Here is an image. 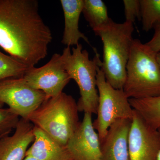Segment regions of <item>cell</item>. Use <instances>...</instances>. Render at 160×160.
I'll list each match as a JSON object with an SVG mask.
<instances>
[{
  "label": "cell",
  "instance_id": "6da1fadb",
  "mask_svg": "<svg viewBox=\"0 0 160 160\" xmlns=\"http://www.w3.org/2000/svg\"><path fill=\"white\" fill-rule=\"evenodd\" d=\"M37 0H0V47L29 68L48 54L52 39Z\"/></svg>",
  "mask_w": 160,
  "mask_h": 160
},
{
  "label": "cell",
  "instance_id": "7a4b0ae2",
  "mask_svg": "<svg viewBox=\"0 0 160 160\" xmlns=\"http://www.w3.org/2000/svg\"><path fill=\"white\" fill-rule=\"evenodd\" d=\"M133 24L112 21L94 32L103 43V61L101 64L106 81L116 89H123L126 78V66L133 41Z\"/></svg>",
  "mask_w": 160,
  "mask_h": 160
},
{
  "label": "cell",
  "instance_id": "3957f363",
  "mask_svg": "<svg viewBox=\"0 0 160 160\" xmlns=\"http://www.w3.org/2000/svg\"><path fill=\"white\" fill-rule=\"evenodd\" d=\"M79 112L74 98L62 92L46 99L32 113L28 120L66 146L79 126Z\"/></svg>",
  "mask_w": 160,
  "mask_h": 160
},
{
  "label": "cell",
  "instance_id": "277c9868",
  "mask_svg": "<svg viewBox=\"0 0 160 160\" xmlns=\"http://www.w3.org/2000/svg\"><path fill=\"white\" fill-rule=\"evenodd\" d=\"M156 55L140 40L133 39L123 88L129 99L160 96V69Z\"/></svg>",
  "mask_w": 160,
  "mask_h": 160
},
{
  "label": "cell",
  "instance_id": "5b68a950",
  "mask_svg": "<svg viewBox=\"0 0 160 160\" xmlns=\"http://www.w3.org/2000/svg\"><path fill=\"white\" fill-rule=\"evenodd\" d=\"M93 59L89 58V53L79 44L72 48L66 47L62 54L65 70L71 79L74 80L80 90V97L77 102L79 112L96 114L99 95L97 87L98 67L102 61L97 49Z\"/></svg>",
  "mask_w": 160,
  "mask_h": 160
},
{
  "label": "cell",
  "instance_id": "8992f818",
  "mask_svg": "<svg viewBox=\"0 0 160 160\" xmlns=\"http://www.w3.org/2000/svg\"><path fill=\"white\" fill-rule=\"evenodd\" d=\"M100 66L97 75L99 95L97 117L93 122V126L101 143L113 123L121 119L132 120L134 110L123 89H115L106 81Z\"/></svg>",
  "mask_w": 160,
  "mask_h": 160
},
{
  "label": "cell",
  "instance_id": "52a82bcc",
  "mask_svg": "<svg viewBox=\"0 0 160 160\" xmlns=\"http://www.w3.org/2000/svg\"><path fill=\"white\" fill-rule=\"evenodd\" d=\"M46 100L43 92L29 86L22 77L0 81V102L24 119H29Z\"/></svg>",
  "mask_w": 160,
  "mask_h": 160
},
{
  "label": "cell",
  "instance_id": "ba28073f",
  "mask_svg": "<svg viewBox=\"0 0 160 160\" xmlns=\"http://www.w3.org/2000/svg\"><path fill=\"white\" fill-rule=\"evenodd\" d=\"M22 77L29 86L43 92L46 99L62 93L71 80L65 70L62 54L57 53L44 66L29 68Z\"/></svg>",
  "mask_w": 160,
  "mask_h": 160
},
{
  "label": "cell",
  "instance_id": "9c48e42d",
  "mask_svg": "<svg viewBox=\"0 0 160 160\" xmlns=\"http://www.w3.org/2000/svg\"><path fill=\"white\" fill-rule=\"evenodd\" d=\"M130 160H158L160 150V133L151 128L134 110L129 132Z\"/></svg>",
  "mask_w": 160,
  "mask_h": 160
},
{
  "label": "cell",
  "instance_id": "30bf717a",
  "mask_svg": "<svg viewBox=\"0 0 160 160\" xmlns=\"http://www.w3.org/2000/svg\"><path fill=\"white\" fill-rule=\"evenodd\" d=\"M92 115L84 113L78 128L66 144L71 160H101V142Z\"/></svg>",
  "mask_w": 160,
  "mask_h": 160
},
{
  "label": "cell",
  "instance_id": "8fae6325",
  "mask_svg": "<svg viewBox=\"0 0 160 160\" xmlns=\"http://www.w3.org/2000/svg\"><path fill=\"white\" fill-rule=\"evenodd\" d=\"M132 120L121 119L110 126L101 143V160H130L129 139Z\"/></svg>",
  "mask_w": 160,
  "mask_h": 160
},
{
  "label": "cell",
  "instance_id": "7c38bea8",
  "mask_svg": "<svg viewBox=\"0 0 160 160\" xmlns=\"http://www.w3.org/2000/svg\"><path fill=\"white\" fill-rule=\"evenodd\" d=\"M34 125L21 118L13 134L0 138V160H24L34 140Z\"/></svg>",
  "mask_w": 160,
  "mask_h": 160
},
{
  "label": "cell",
  "instance_id": "4fadbf2b",
  "mask_svg": "<svg viewBox=\"0 0 160 160\" xmlns=\"http://www.w3.org/2000/svg\"><path fill=\"white\" fill-rule=\"evenodd\" d=\"M34 140L26 156L37 160H71L66 146H62L40 128L34 126Z\"/></svg>",
  "mask_w": 160,
  "mask_h": 160
},
{
  "label": "cell",
  "instance_id": "5bb4252c",
  "mask_svg": "<svg viewBox=\"0 0 160 160\" xmlns=\"http://www.w3.org/2000/svg\"><path fill=\"white\" fill-rule=\"evenodd\" d=\"M64 14L65 27L62 42L67 47L78 45L82 39L90 45L88 38L79 29V21L82 12L84 0H61Z\"/></svg>",
  "mask_w": 160,
  "mask_h": 160
},
{
  "label": "cell",
  "instance_id": "9a60e30c",
  "mask_svg": "<svg viewBox=\"0 0 160 160\" xmlns=\"http://www.w3.org/2000/svg\"><path fill=\"white\" fill-rule=\"evenodd\" d=\"M132 109L146 123L156 130L160 129V96L142 99H129Z\"/></svg>",
  "mask_w": 160,
  "mask_h": 160
},
{
  "label": "cell",
  "instance_id": "2e32d148",
  "mask_svg": "<svg viewBox=\"0 0 160 160\" xmlns=\"http://www.w3.org/2000/svg\"><path fill=\"white\" fill-rule=\"evenodd\" d=\"M82 13L94 32L113 21L109 17L107 7L102 0H84Z\"/></svg>",
  "mask_w": 160,
  "mask_h": 160
},
{
  "label": "cell",
  "instance_id": "e0dca14e",
  "mask_svg": "<svg viewBox=\"0 0 160 160\" xmlns=\"http://www.w3.org/2000/svg\"><path fill=\"white\" fill-rule=\"evenodd\" d=\"M142 29L148 32L160 22V0H140Z\"/></svg>",
  "mask_w": 160,
  "mask_h": 160
},
{
  "label": "cell",
  "instance_id": "ac0fdd59",
  "mask_svg": "<svg viewBox=\"0 0 160 160\" xmlns=\"http://www.w3.org/2000/svg\"><path fill=\"white\" fill-rule=\"evenodd\" d=\"M29 69L11 56L0 51V81L10 78L22 77Z\"/></svg>",
  "mask_w": 160,
  "mask_h": 160
},
{
  "label": "cell",
  "instance_id": "d6986e66",
  "mask_svg": "<svg viewBox=\"0 0 160 160\" xmlns=\"http://www.w3.org/2000/svg\"><path fill=\"white\" fill-rule=\"evenodd\" d=\"M19 117L10 108H0V135L10 134L16 128Z\"/></svg>",
  "mask_w": 160,
  "mask_h": 160
},
{
  "label": "cell",
  "instance_id": "ffe728a7",
  "mask_svg": "<svg viewBox=\"0 0 160 160\" xmlns=\"http://www.w3.org/2000/svg\"><path fill=\"white\" fill-rule=\"evenodd\" d=\"M123 2L125 22L133 24L136 19L141 20L140 0H124Z\"/></svg>",
  "mask_w": 160,
  "mask_h": 160
},
{
  "label": "cell",
  "instance_id": "44dd1931",
  "mask_svg": "<svg viewBox=\"0 0 160 160\" xmlns=\"http://www.w3.org/2000/svg\"><path fill=\"white\" fill-rule=\"evenodd\" d=\"M153 29L154 33L153 36L146 44L152 51L157 53L160 51V22L155 26Z\"/></svg>",
  "mask_w": 160,
  "mask_h": 160
},
{
  "label": "cell",
  "instance_id": "7402d4cb",
  "mask_svg": "<svg viewBox=\"0 0 160 160\" xmlns=\"http://www.w3.org/2000/svg\"><path fill=\"white\" fill-rule=\"evenodd\" d=\"M156 57L158 63V64L159 66L160 69V51L159 52L157 53Z\"/></svg>",
  "mask_w": 160,
  "mask_h": 160
},
{
  "label": "cell",
  "instance_id": "603a6c76",
  "mask_svg": "<svg viewBox=\"0 0 160 160\" xmlns=\"http://www.w3.org/2000/svg\"><path fill=\"white\" fill-rule=\"evenodd\" d=\"M24 160H37L36 159L34 158L30 157L29 156H26V158H25V159Z\"/></svg>",
  "mask_w": 160,
  "mask_h": 160
},
{
  "label": "cell",
  "instance_id": "cb8c5ba5",
  "mask_svg": "<svg viewBox=\"0 0 160 160\" xmlns=\"http://www.w3.org/2000/svg\"><path fill=\"white\" fill-rule=\"evenodd\" d=\"M158 130L159 132L160 133V129H159ZM158 160H160V150L159 152L158 155Z\"/></svg>",
  "mask_w": 160,
  "mask_h": 160
},
{
  "label": "cell",
  "instance_id": "d4e9b609",
  "mask_svg": "<svg viewBox=\"0 0 160 160\" xmlns=\"http://www.w3.org/2000/svg\"><path fill=\"white\" fill-rule=\"evenodd\" d=\"M4 105H5V104H4V103H2V102H0V108H3Z\"/></svg>",
  "mask_w": 160,
  "mask_h": 160
},
{
  "label": "cell",
  "instance_id": "484cf974",
  "mask_svg": "<svg viewBox=\"0 0 160 160\" xmlns=\"http://www.w3.org/2000/svg\"><path fill=\"white\" fill-rule=\"evenodd\" d=\"M8 134H9V133H6V134L0 135V138H2V137H3L4 136Z\"/></svg>",
  "mask_w": 160,
  "mask_h": 160
}]
</instances>
